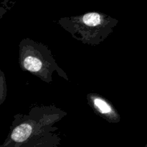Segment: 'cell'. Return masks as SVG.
Masks as SVG:
<instances>
[{"mask_svg": "<svg viewBox=\"0 0 147 147\" xmlns=\"http://www.w3.org/2000/svg\"><path fill=\"white\" fill-rule=\"evenodd\" d=\"M118 21L110 16L98 11L88 12L70 18H63L60 23L68 31L79 32L78 38L83 42L98 44L109 34Z\"/></svg>", "mask_w": 147, "mask_h": 147, "instance_id": "cell-1", "label": "cell"}, {"mask_svg": "<svg viewBox=\"0 0 147 147\" xmlns=\"http://www.w3.org/2000/svg\"><path fill=\"white\" fill-rule=\"evenodd\" d=\"M34 47L33 50L28 48L25 51L23 50L22 52L20 51V64L24 70L37 75L45 80V79L49 78L47 75H51L53 71L50 69L55 70V67L52 66L53 63L51 62L53 60L51 56L45 57L44 54L40 51H36V46Z\"/></svg>", "mask_w": 147, "mask_h": 147, "instance_id": "cell-2", "label": "cell"}, {"mask_svg": "<svg viewBox=\"0 0 147 147\" xmlns=\"http://www.w3.org/2000/svg\"><path fill=\"white\" fill-rule=\"evenodd\" d=\"M90 102L93 107L96 110L98 113L104 116L106 119L112 122L120 121V117L117 112H116L114 108L103 98L98 96H90L88 97Z\"/></svg>", "mask_w": 147, "mask_h": 147, "instance_id": "cell-3", "label": "cell"}, {"mask_svg": "<svg viewBox=\"0 0 147 147\" xmlns=\"http://www.w3.org/2000/svg\"><path fill=\"white\" fill-rule=\"evenodd\" d=\"M7 96V85L4 73L0 70V105L2 104Z\"/></svg>", "mask_w": 147, "mask_h": 147, "instance_id": "cell-4", "label": "cell"}, {"mask_svg": "<svg viewBox=\"0 0 147 147\" xmlns=\"http://www.w3.org/2000/svg\"><path fill=\"white\" fill-rule=\"evenodd\" d=\"M18 147H46L42 142L36 140H31L20 145Z\"/></svg>", "mask_w": 147, "mask_h": 147, "instance_id": "cell-5", "label": "cell"}, {"mask_svg": "<svg viewBox=\"0 0 147 147\" xmlns=\"http://www.w3.org/2000/svg\"><path fill=\"white\" fill-rule=\"evenodd\" d=\"M7 11V9H6V8L4 7H3V6L0 5V19L2 17V16L4 15V14H5V12Z\"/></svg>", "mask_w": 147, "mask_h": 147, "instance_id": "cell-6", "label": "cell"}, {"mask_svg": "<svg viewBox=\"0 0 147 147\" xmlns=\"http://www.w3.org/2000/svg\"><path fill=\"white\" fill-rule=\"evenodd\" d=\"M145 147H147V144H146V146H145Z\"/></svg>", "mask_w": 147, "mask_h": 147, "instance_id": "cell-7", "label": "cell"}]
</instances>
